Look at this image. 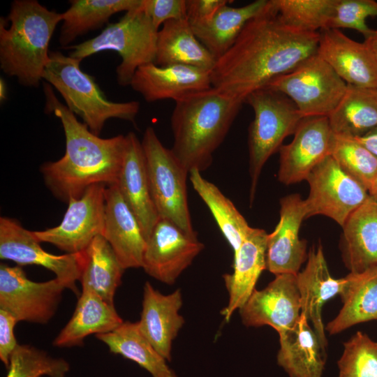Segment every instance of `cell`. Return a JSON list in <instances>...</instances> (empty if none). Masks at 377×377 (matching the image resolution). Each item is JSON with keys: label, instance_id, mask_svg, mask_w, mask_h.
<instances>
[{"label": "cell", "instance_id": "cell-1", "mask_svg": "<svg viewBox=\"0 0 377 377\" xmlns=\"http://www.w3.org/2000/svg\"><path fill=\"white\" fill-rule=\"evenodd\" d=\"M318 41L319 32L302 31L284 23L268 0L216 60L210 72L212 86L245 101L249 94L316 54Z\"/></svg>", "mask_w": 377, "mask_h": 377}, {"label": "cell", "instance_id": "cell-2", "mask_svg": "<svg viewBox=\"0 0 377 377\" xmlns=\"http://www.w3.org/2000/svg\"><path fill=\"white\" fill-rule=\"evenodd\" d=\"M45 96V110L61 122L66 151L56 161L40 166L45 184L59 200L68 202L80 198L91 186L117 183L126 148V135L102 138L89 128L63 104L53 87L43 82Z\"/></svg>", "mask_w": 377, "mask_h": 377}, {"label": "cell", "instance_id": "cell-3", "mask_svg": "<svg viewBox=\"0 0 377 377\" xmlns=\"http://www.w3.org/2000/svg\"><path fill=\"white\" fill-rule=\"evenodd\" d=\"M244 101L214 87L175 101L170 125L174 156L190 172L207 170Z\"/></svg>", "mask_w": 377, "mask_h": 377}, {"label": "cell", "instance_id": "cell-4", "mask_svg": "<svg viewBox=\"0 0 377 377\" xmlns=\"http://www.w3.org/2000/svg\"><path fill=\"white\" fill-rule=\"evenodd\" d=\"M0 23V67L24 87H38L49 60V45L62 13L36 0H15Z\"/></svg>", "mask_w": 377, "mask_h": 377}, {"label": "cell", "instance_id": "cell-5", "mask_svg": "<svg viewBox=\"0 0 377 377\" xmlns=\"http://www.w3.org/2000/svg\"><path fill=\"white\" fill-rule=\"evenodd\" d=\"M80 63L60 52L50 51L43 80L59 92L66 107L96 135L109 119L134 121L140 103L109 101L94 77L81 69Z\"/></svg>", "mask_w": 377, "mask_h": 377}, {"label": "cell", "instance_id": "cell-6", "mask_svg": "<svg viewBox=\"0 0 377 377\" xmlns=\"http://www.w3.org/2000/svg\"><path fill=\"white\" fill-rule=\"evenodd\" d=\"M140 6L126 12L96 37L69 47L72 51L68 56L82 61L102 51H115L121 58L116 69L117 82L122 87L130 86L137 69L154 63L156 53L158 29Z\"/></svg>", "mask_w": 377, "mask_h": 377}, {"label": "cell", "instance_id": "cell-7", "mask_svg": "<svg viewBox=\"0 0 377 377\" xmlns=\"http://www.w3.org/2000/svg\"><path fill=\"white\" fill-rule=\"evenodd\" d=\"M244 102L254 112L248 135L252 202L264 165L279 151L284 139L294 134L303 117L288 97L267 87L253 91Z\"/></svg>", "mask_w": 377, "mask_h": 377}, {"label": "cell", "instance_id": "cell-8", "mask_svg": "<svg viewBox=\"0 0 377 377\" xmlns=\"http://www.w3.org/2000/svg\"><path fill=\"white\" fill-rule=\"evenodd\" d=\"M141 143L150 191L159 218L172 221L188 233H197L192 226L188 205V171L171 149L163 146L152 127L146 128Z\"/></svg>", "mask_w": 377, "mask_h": 377}, {"label": "cell", "instance_id": "cell-9", "mask_svg": "<svg viewBox=\"0 0 377 377\" xmlns=\"http://www.w3.org/2000/svg\"><path fill=\"white\" fill-rule=\"evenodd\" d=\"M265 87L288 97L303 118L328 117L343 96L347 84L316 52Z\"/></svg>", "mask_w": 377, "mask_h": 377}, {"label": "cell", "instance_id": "cell-10", "mask_svg": "<svg viewBox=\"0 0 377 377\" xmlns=\"http://www.w3.org/2000/svg\"><path fill=\"white\" fill-rule=\"evenodd\" d=\"M310 187L305 199L308 217L323 215L341 227L348 216L369 196L368 189L327 156L306 179Z\"/></svg>", "mask_w": 377, "mask_h": 377}, {"label": "cell", "instance_id": "cell-11", "mask_svg": "<svg viewBox=\"0 0 377 377\" xmlns=\"http://www.w3.org/2000/svg\"><path fill=\"white\" fill-rule=\"evenodd\" d=\"M66 288L57 278L36 282L21 266L0 265V309L19 321L47 324L55 315Z\"/></svg>", "mask_w": 377, "mask_h": 377}, {"label": "cell", "instance_id": "cell-12", "mask_svg": "<svg viewBox=\"0 0 377 377\" xmlns=\"http://www.w3.org/2000/svg\"><path fill=\"white\" fill-rule=\"evenodd\" d=\"M106 187L103 184H94L80 198L71 199L60 224L33 231L34 237L40 243H50L66 253L83 252L95 237L103 235Z\"/></svg>", "mask_w": 377, "mask_h": 377}, {"label": "cell", "instance_id": "cell-13", "mask_svg": "<svg viewBox=\"0 0 377 377\" xmlns=\"http://www.w3.org/2000/svg\"><path fill=\"white\" fill-rule=\"evenodd\" d=\"M33 234L17 220L0 217V258L16 263L18 265H36L49 269L62 281L66 289L76 295L84 265V251L77 253L54 255L45 251Z\"/></svg>", "mask_w": 377, "mask_h": 377}, {"label": "cell", "instance_id": "cell-14", "mask_svg": "<svg viewBox=\"0 0 377 377\" xmlns=\"http://www.w3.org/2000/svg\"><path fill=\"white\" fill-rule=\"evenodd\" d=\"M204 247L197 233H188L159 218L146 240L142 268L155 279L172 285Z\"/></svg>", "mask_w": 377, "mask_h": 377}, {"label": "cell", "instance_id": "cell-15", "mask_svg": "<svg viewBox=\"0 0 377 377\" xmlns=\"http://www.w3.org/2000/svg\"><path fill=\"white\" fill-rule=\"evenodd\" d=\"M239 311L246 326L269 325L279 334L286 332L295 325L301 315L296 275H276L265 288L255 289Z\"/></svg>", "mask_w": 377, "mask_h": 377}, {"label": "cell", "instance_id": "cell-16", "mask_svg": "<svg viewBox=\"0 0 377 377\" xmlns=\"http://www.w3.org/2000/svg\"><path fill=\"white\" fill-rule=\"evenodd\" d=\"M290 143L279 149L278 179L290 185L306 180L311 170L330 155L333 132L327 117L303 118Z\"/></svg>", "mask_w": 377, "mask_h": 377}, {"label": "cell", "instance_id": "cell-17", "mask_svg": "<svg viewBox=\"0 0 377 377\" xmlns=\"http://www.w3.org/2000/svg\"><path fill=\"white\" fill-rule=\"evenodd\" d=\"M280 205L279 221L267 236L266 269L275 276L296 275L308 256L306 241L299 237L302 221L308 218L306 204L293 193L281 198Z\"/></svg>", "mask_w": 377, "mask_h": 377}, {"label": "cell", "instance_id": "cell-18", "mask_svg": "<svg viewBox=\"0 0 377 377\" xmlns=\"http://www.w3.org/2000/svg\"><path fill=\"white\" fill-rule=\"evenodd\" d=\"M317 54L347 84L377 89V62L364 41L325 29L319 31Z\"/></svg>", "mask_w": 377, "mask_h": 377}, {"label": "cell", "instance_id": "cell-19", "mask_svg": "<svg viewBox=\"0 0 377 377\" xmlns=\"http://www.w3.org/2000/svg\"><path fill=\"white\" fill-rule=\"evenodd\" d=\"M130 86L147 102L172 99L212 87L210 71L186 65L159 66L150 63L139 67Z\"/></svg>", "mask_w": 377, "mask_h": 377}, {"label": "cell", "instance_id": "cell-20", "mask_svg": "<svg viewBox=\"0 0 377 377\" xmlns=\"http://www.w3.org/2000/svg\"><path fill=\"white\" fill-rule=\"evenodd\" d=\"M296 281L301 313L312 323L320 343L325 350L327 341L322 320V309L330 299L341 295L346 284V277L334 279L331 276L323 248L319 245L309 251L306 265L296 274Z\"/></svg>", "mask_w": 377, "mask_h": 377}, {"label": "cell", "instance_id": "cell-21", "mask_svg": "<svg viewBox=\"0 0 377 377\" xmlns=\"http://www.w3.org/2000/svg\"><path fill=\"white\" fill-rule=\"evenodd\" d=\"M126 148L117 185L135 216L145 239L159 219L154 203L142 143L133 132L126 135Z\"/></svg>", "mask_w": 377, "mask_h": 377}, {"label": "cell", "instance_id": "cell-22", "mask_svg": "<svg viewBox=\"0 0 377 377\" xmlns=\"http://www.w3.org/2000/svg\"><path fill=\"white\" fill-rule=\"evenodd\" d=\"M102 236L108 242L124 269L142 267L146 239L117 184L106 187Z\"/></svg>", "mask_w": 377, "mask_h": 377}, {"label": "cell", "instance_id": "cell-23", "mask_svg": "<svg viewBox=\"0 0 377 377\" xmlns=\"http://www.w3.org/2000/svg\"><path fill=\"white\" fill-rule=\"evenodd\" d=\"M182 304L179 289L164 295L150 282H145L138 325L142 334L167 361L171 360L172 341L184 324L183 316L179 313Z\"/></svg>", "mask_w": 377, "mask_h": 377}, {"label": "cell", "instance_id": "cell-24", "mask_svg": "<svg viewBox=\"0 0 377 377\" xmlns=\"http://www.w3.org/2000/svg\"><path fill=\"white\" fill-rule=\"evenodd\" d=\"M267 236L264 230L252 228L238 250L233 253V272L223 276L229 300L221 313L226 322L246 302L256 289L259 276L266 269Z\"/></svg>", "mask_w": 377, "mask_h": 377}, {"label": "cell", "instance_id": "cell-25", "mask_svg": "<svg viewBox=\"0 0 377 377\" xmlns=\"http://www.w3.org/2000/svg\"><path fill=\"white\" fill-rule=\"evenodd\" d=\"M342 228V257L350 272L377 265V199L369 195Z\"/></svg>", "mask_w": 377, "mask_h": 377}, {"label": "cell", "instance_id": "cell-26", "mask_svg": "<svg viewBox=\"0 0 377 377\" xmlns=\"http://www.w3.org/2000/svg\"><path fill=\"white\" fill-rule=\"evenodd\" d=\"M114 305L103 300L88 288H82L73 316L54 338L52 345L70 348L82 345L91 334H105L122 323Z\"/></svg>", "mask_w": 377, "mask_h": 377}, {"label": "cell", "instance_id": "cell-27", "mask_svg": "<svg viewBox=\"0 0 377 377\" xmlns=\"http://www.w3.org/2000/svg\"><path fill=\"white\" fill-rule=\"evenodd\" d=\"M279 336L277 363L290 377L323 376L325 350L302 313L292 328Z\"/></svg>", "mask_w": 377, "mask_h": 377}, {"label": "cell", "instance_id": "cell-28", "mask_svg": "<svg viewBox=\"0 0 377 377\" xmlns=\"http://www.w3.org/2000/svg\"><path fill=\"white\" fill-rule=\"evenodd\" d=\"M216 59L200 43L187 19L172 20L159 29L154 64L186 65L211 72Z\"/></svg>", "mask_w": 377, "mask_h": 377}, {"label": "cell", "instance_id": "cell-29", "mask_svg": "<svg viewBox=\"0 0 377 377\" xmlns=\"http://www.w3.org/2000/svg\"><path fill=\"white\" fill-rule=\"evenodd\" d=\"M341 295L343 306L325 331L338 334L355 325L377 320V265L357 273L350 272Z\"/></svg>", "mask_w": 377, "mask_h": 377}, {"label": "cell", "instance_id": "cell-30", "mask_svg": "<svg viewBox=\"0 0 377 377\" xmlns=\"http://www.w3.org/2000/svg\"><path fill=\"white\" fill-rule=\"evenodd\" d=\"M267 3L268 0H256L241 7L226 4L209 20L191 26L198 39L217 60L234 44L246 24Z\"/></svg>", "mask_w": 377, "mask_h": 377}, {"label": "cell", "instance_id": "cell-31", "mask_svg": "<svg viewBox=\"0 0 377 377\" xmlns=\"http://www.w3.org/2000/svg\"><path fill=\"white\" fill-rule=\"evenodd\" d=\"M109 350L137 363L151 377H177L167 360L154 348L139 329L138 322H123L114 330L96 335Z\"/></svg>", "mask_w": 377, "mask_h": 377}, {"label": "cell", "instance_id": "cell-32", "mask_svg": "<svg viewBox=\"0 0 377 377\" xmlns=\"http://www.w3.org/2000/svg\"><path fill=\"white\" fill-rule=\"evenodd\" d=\"M62 13L59 42L65 47L108 22L112 15L139 8L142 0H71Z\"/></svg>", "mask_w": 377, "mask_h": 377}, {"label": "cell", "instance_id": "cell-33", "mask_svg": "<svg viewBox=\"0 0 377 377\" xmlns=\"http://www.w3.org/2000/svg\"><path fill=\"white\" fill-rule=\"evenodd\" d=\"M84 265L80 281L82 288H88L110 304L121 285L124 269L108 242L98 235L84 251Z\"/></svg>", "mask_w": 377, "mask_h": 377}, {"label": "cell", "instance_id": "cell-34", "mask_svg": "<svg viewBox=\"0 0 377 377\" xmlns=\"http://www.w3.org/2000/svg\"><path fill=\"white\" fill-rule=\"evenodd\" d=\"M334 133L360 137L377 126V89L347 84L327 117Z\"/></svg>", "mask_w": 377, "mask_h": 377}, {"label": "cell", "instance_id": "cell-35", "mask_svg": "<svg viewBox=\"0 0 377 377\" xmlns=\"http://www.w3.org/2000/svg\"><path fill=\"white\" fill-rule=\"evenodd\" d=\"M194 190L208 207L219 228L233 250L237 251L251 230L232 202L198 170L189 172Z\"/></svg>", "mask_w": 377, "mask_h": 377}, {"label": "cell", "instance_id": "cell-36", "mask_svg": "<svg viewBox=\"0 0 377 377\" xmlns=\"http://www.w3.org/2000/svg\"><path fill=\"white\" fill-rule=\"evenodd\" d=\"M281 20L306 32L328 29L338 0H272Z\"/></svg>", "mask_w": 377, "mask_h": 377}, {"label": "cell", "instance_id": "cell-37", "mask_svg": "<svg viewBox=\"0 0 377 377\" xmlns=\"http://www.w3.org/2000/svg\"><path fill=\"white\" fill-rule=\"evenodd\" d=\"M330 155L345 172L369 190L377 177L376 155L355 137L334 133Z\"/></svg>", "mask_w": 377, "mask_h": 377}, {"label": "cell", "instance_id": "cell-38", "mask_svg": "<svg viewBox=\"0 0 377 377\" xmlns=\"http://www.w3.org/2000/svg\"><path fill=\"white\" fill-rule=\"evenodd\" d=\"M7 368L6 377H66L70 364L34 346L18 344Z\"/></svg>", "mask_w": 377, "mask_h": 377}, {"label": "cell", "instance_id": "cell-39", "mask_svg": "<svg viewBox=\"0 0 377 377\" xmlns=\"http://www.w3.org/2000/svg\"><path fill=\"white\" fill-rule=\"evenodd\" d=\"M339 377H377V342L357 332L343 345Z\"/></svg>", "mask_w": 377, "mask_h": 377}, {"label": "cell", "instance_id": "cell-40", "mask_svg": "<svg viewBox=\"0 0 377 377\" xmlns=\"http://www.w3.org/2000/svg\"><path fill=\"white\" fill-rule=\"evenodd\" d=\"M377 16V1L374 0H338L328 29L348 28L361 33L364 39L374 32L366 23L367 17Z\"/></svg>", "mask_w": 377, "mask_h": 377}, {"label": "cell", "instance_id": "cell-41", "mask_svg": "<svg viewBox=\"0 0 377 377\" xmlns=\"http://www.w3.org/2000/svg\"><path fill=\"white\" fill-rule=\"evenodd\" d=\"M159 30L165 22L186 18V0H142L140 6Z\"/></svg>", "mask_w": 377, "mask_h": 377}, {"label": "cell", "instance_id": "cell-42", "mask_svg": "<svg viewBox=\"0 0 377 377\" xmlns=\"http://www.w3.org/2000/svg\"><path fill=\"white\" fill-rule=\"evenodd\" d=\"M17 323V320L12 314L0 309V360L6 367L18 345L14 332Z\"/></svg>", "mask_w": 377, "mask_h": 377}, {"label": "cell", "instance_id": "cell-43", "mask_svg": "<svg viewBox=\"0 0 377 377\" xmlns=\"http://www.w3.org/2000/svg\"><path fill=\"white\" fill-rule=\"evenodd\" d=\"M228 0H186V18L190 24L209 20Z\"/></svg>", "mask_w": 377, "mask_h": 377}, {"label": "cell", "instance_id": "cell-44", "mask_svg": "<svg viewBox=\"0 0 377 377\" xmlns=\"http://www.w3.org/2000/svg\"><path fill=\"white\" fill-rule=\"evenodd\" d=\"M355 138L377 156V126L364 135Z\"/></svg>", "mask_w": 377, "mask_h": 377}, {"label": "cell", "instance_id": "cell-45", "mask_svg": "<svg viewBox=\"0 0 377 377\" xmlns=\"http://www.w3.org/2000/svg\"><path fill=\"white\" fill-rule=\"evenodd\" d=\"M364 42L369 47L377 62V29L374 30L368 38L364 39Z\"/></svg>", "mask_w": 377, "mask_h": 377}, {"label": "cell", "instance_id": "cell-46", "mask_svg": "<svg viewBox=\"0 0 377 377\" xmlns=\"http://www.w3.org/2000/svg\"><path fill=\"white\" fill-rule=\"evenodd\" d=\"M6 85L4 80L0 79V100L1 102L3 101L6 98Z\"/></svg>", "mask_w": 377, "mask_h": 377}, {"label": "cell", "instance_id": "cell-47", "mask_svg": "<svg viewBox=\"0 0 377 377\" xmlns=\"http://www.w3.org/2000/svg\"><path fill=\"white\" fill-rule=\"evenodd\" d=\"M368 191L370 196L377 199V177Z\"/></svg>", "mask_w": 377, "mask_h": 377}]
</instances>
